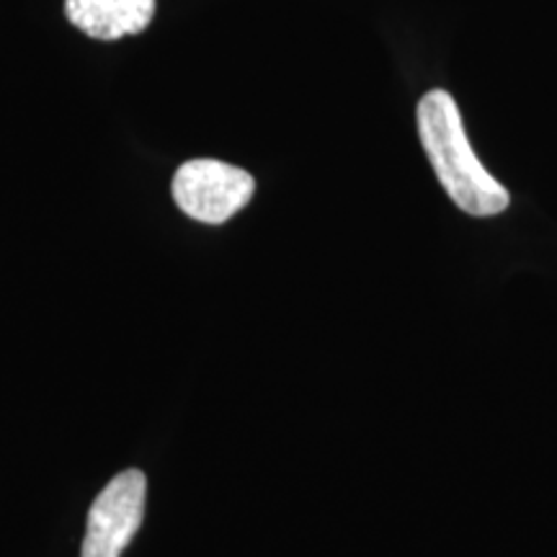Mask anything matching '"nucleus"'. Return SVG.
Masks as SVG:
<instances>
[{"instance_id": "1", "label": "nucleus", "mask_w": 557, "mask_h": 557, "mask_svg": "<svg viewBox=\"0 0 557 557\" xmlns=\"http://www.w3.org/2000/svg\"><path fill=\"white\" fill-rule=\"evenodd\" d=\"M416 122L431 169L449 199L472 218H496L506 212L511 197L478 160L457 101L447 90H429L418 101Z\"/></svg>"}, {"instance_id": "2", "label": "nucleus", "mask_w": 557, "mask_h": 557, "mask_svg": "<svg viewBox=\"0 0 557 557\" xmlns=\"http://www.w3.org/2000/svg\"><path fill=\"white\" fill-rule=\"evenodd\" d=\"M171 191L181 212L191 220L222 225L253 199L256 181L238 165L197 158L176 171Z\"/></svg>"}, {"instance_id": "3", "label": "nucleus", "mask_w": 557, "mask_h": 557, "mask_svg": "<svg viewBox=\"0 0 557 557\" xmlns=\"http://www.w3.org/2000/svg\"><path fill=\"white\" fill-rule=\"evenodd\" d=\"M148 480L139 470H124L96 496L88 513L81 557H122L143 524Z\"/></svg>"}, {"instance_id": "4", "label": "nucleus", "mask_w": 557, "mask_h": 557, "mask_svg": "<svg viewBox=\"0 0 557 557\" xmlns=\"http://www.w3.org/2000/svg\"><path fill=\"white\" fill-rule=\"evenodd\" d=\"M67 21L94 39L114 41L148 29L156 0H65Z\"/></svg>"}]
</instances>
